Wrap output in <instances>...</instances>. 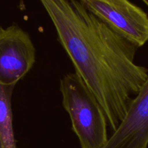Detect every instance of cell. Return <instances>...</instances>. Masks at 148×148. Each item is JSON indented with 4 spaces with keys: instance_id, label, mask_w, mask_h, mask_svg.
Returning <instances> with one entry per match:
<instances>
[{
    "instance_id": "6da1fadb",
    "label": "cell",
    "mask_w": 148,
    "mask_h": 148,
    "mask_svg": "<svg viewBox=\"0 0 148 148\" xmlns=\"http://www.w3.org/2000/svg\"><path fill=\"white\" fill-rule=\"evenodd\" d=\"M75 72L95 97L114 133L148 77L134 62L138 48L90 12L79 0H39Z\"/></svg>"
},
{
    "instance_id": "7a4b0ae2",
    "label": "cell",
    "mask_w": 148,
    "mask_h": 148,
    "mask_svg": "<svg viewBox=\"0 0 148 148\" xmlns=\"http://www.w3.org/2000/svg\"><path fill=\"white\" fill-rule=\"evenodd\" d=\"M62 105L82 148H103L108 142V124L101 104L76 72L60 79Z\"/></svg>"
},
{
    "instance_id": "3957f363",
    "label": "cell",
    "mask_w": 148,
    "mask_h": 148,
    "mask_svg": "<svg viewBox=\"0 0 148 148\" xmlns=\"http://www.w3.org/2000/svg\"><path fill=\"white\" fill-rule=\"evenodd\" d=\"M113 31L137 48L148 41V15L130 0H79Z\"/></svg>"
},
{
    "instance_id": "277c9868",
    "label": "cell",
    "mask_w": 148,
    "mask_h": 148,
    "mask_svg": "<svg viewBox=\"0 0 148 148\" xmlns=\"http://www.w3.org/2000/svg\"><path fill=\"white\" fill-rule=\"evenodd\" d=\"M35 62L36 49L29 33L15 23L0 26V85L15 86Z\"/></svg>"
},
{
    "instance_id": "5b68a950",
    "label": "cell",
    "mask_w": 148,
    "mask_h": 148,
    "mask_svg": "<svg viewBox=\"0 0 148 148\" xmlns=\"http://www.w3.org/2000/svg\"><path fill=\"white\" fill-rule=\"evenodd\" d=\"M103 148H148V77Z\"/></svg>"
},
{
    "instance_id": "8992f818",
    "label": "cell",
    "mask_w": 148,
    "mask_h": 148,
    "mask_svg": "<svg viewBox=\"0 0 148 148\" xmlns=\"http://www.w3.org/2000/svg\"><path fill=\"white\" fill-rule=\"evenodd\" d=\"M14 85H0V143L1 148H17L12 124V96Z\"/></svg>"
},
{
    "instance_id": "52a82bcc",
    "label": "cell",
    "mask_w": 148,
    "mask_h": 148,
    "mask_svg": "<svg viewBox=\"0 0 148 148\" xmlns=\"http://www.w3.org/2000/svg\"><path fill=\"white\" fill-rule=\"evenodd\" d=\"M143 1L148 7V0H143Z\"/></svg>"
},
{
    "instance_id": "ba28073f",
    "label": "cell",
    "mask_w": 148,
    "mask_h": 148,
    "mask_svg": "<svg viewBox=\"0 0 148 148\" xmlns=\"http://www.w3.org/2000/svg\"><path fill=\"white\" fill-rule=\"evenodd\" d=\"M0 148H1V143H0Z\"/></svg>"
}]
</instances>
